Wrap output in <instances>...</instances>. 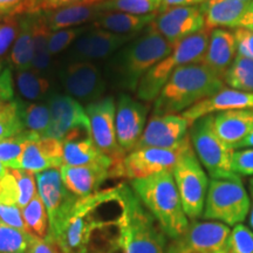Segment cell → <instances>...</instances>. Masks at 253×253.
Wrapping results in <instances>:
<instances>
[{
	"label": "cell",
	"instance_id": "cell-1",
	"mask_svg": "<svg viewBox=\"0 0 253 253\" xmlns=\"http://www.w3.org/2000/svg\"><path fill=\"white\" fill-rule=\"evenodd\" d=\"M122 208L115 221L120 253H166L169 238L128 184H120Z\"/></svg>",
	"mask_w": 253,
	"mask_h": 253
},
{
	"label": "cell",
	"instance_id": "cell-2",
	"mask_svg": "<svg viewBox=\"0 0 253 253\" xmlns=\"http://www.w3.org/2000/svg\"><path fill=\"white\" fill-rule=\"evenodd\" d=\"M224 88V82L202 63L176 69L154 101V115L182 114Z\"/></svg>",
	"mask_w": 253,
	"mask_h": 253
},
{
	"label": "cell",
	"instance_id": "cell-3",
	"mask_svg": "<svg viewBox=\"0 0 253 253\" xmlns=\"http://www.w3.org/2000/svg\"><path fill=\"white\" fill-rule=\"evenodd\" d=\"M172 48L150 25L113 56L109 61L110 78L121 89L136 91L145 73L169 55Z\"/></svg>",
	"mask_w": 253,
	"mask_h": 253
},
{
	"label": "cell",
	"instance_id": "cell-4",
	"mask_svg": "<svg viewBox=\"0 0 253 253\" xmlns=\"http://www.w3.org/2000/svg\"><path fill=\"white\" fill-rule=\"evenodd\" d=\"M130 186L168 238L175 239L184 232L190 220L183 210L171 171L134 179Z\"/></svg>",
	"mask_w": 253,
	"mask_h": 253
},
{
	"label": "cell",
	"instance_id": "cell-5",
	"mask_svg": "<svg viewBox=\"0 0 253 253\" xmlns=\"http://www.w3.org/2000/svg\"><path fill=\"white\" fill-rule=\"evenodd\" d=\"M208 31H201L173 46L169 55L157 62L138 82L136 96L143 102L156 100L166 82L176 69L191 63H201L209 42Z\"/></svg>",
	"mask_w": 253,
	"mask_h": 253
},
{
	"label": "cell",
	"instance_id": "cell-6",
	"mask_svg": "<svg viewBox=\"0 0 253 253\" xmlns=\"http://www.w3.org/2000/svg\"><path fill=\"white\" fill-rule=\"evenodd\" d=\"M189 138L199 163L211 179H242L231 169L233 149L224 143L213 128V115L198 119L189 126Z\"/></svg>",
	"mask_w": 253,
	"mask_h": 253
},
{
	"label": "cell",
	"instance_id": "cell-7",
	"mask_svg": "<svg viewBox=\"0 0 253 253\" xmlns=\"http://www.w3.org/2000/svg\"><path fill=\"white\" fill-rule=\"evenodd\" d=\"M250 209L251 196L242 179H210L202 216L204 220L218 221L233 227L246 219Z\"/></svg>",
	"mask_w": 253,
	"mask_h": 253
},
{
	"label": "cell",
	"instance_id": "cell-8",
	"mask_svg": "<svg viewBox=\"0 0 253 253\" xmlns=\"http://www.w3.org/2000/svg\"><path fill=\"white\" fill-rule=\"evenodd\" d=\"M37 188L48 216V238L58 243L66 224L77 207L79 197L63 184L60 169L37 173Z\"/></svg>",
	"mask_w": 253,
	"mask_h": 253
},
{
	"label": "cell",
	"instance_id": "cell-9",
	"mask_svg": "<svg viewBox=\"0 0 253 253\" xmlns=\"http://www.w3.org/2000/svg\"><path fill=\"white\" fill-rule=\"evenodd\" d=\"M172 176L186 217L190 221L198 220L203 216L210 181L192 147L179 158L172 169Z\"/></svg>",
	"mask_w": 253,
	"mask_h": 253
},
{
	"label": "cell",
	"instance_id": "cell-10",
	"mask_svg": "<svg viewBox=\"0 0 253 253\" xmlns=\"http://www.w3.org/2000/svg\"><path fill=\"white\" fill-rule=\"evenodd\" d=\"M90 123L91 140L101 153L113 161L110 177H120L121 163L126 154L118 143L115 128L116 103L114 97L107 96L86 107Z\"/></svg>",
	"mask_w": 253,
	"mask_h": 253
},
{
	"label": "cell",
	"instance_id": "cell-11",
	"mask_svg": "<svg viewBox=\"0 0 253 253\" xmlns=\"http://www.w3.org/2000/svg\"><path fill=\"white\" fill-rule=\"evenodd\" d=\"M231 227L212 220H192L182 235L169 239L166 253H226Z\"/></svg>",
	"mask_w": 253,
	"mask_h": 253
},
{
	"label": "cell",
	"instance_id": "cell-12",
	"mask_svg": "<svg viewBox=\"0 0 253 253\" xmlns=\"http://www.w3.org/2000/svg\"><path fill=\"white\" fill-rule=\"evenodd\" d=\"M50 126L45 137L65 141L91 137L90 123L82 104L67 95H54L48 101Z\"/></svg>",
	"mask_w": 253,
	"mask_h": 253
},
{
	"label": "cell",
	"instance_id": "cell-13",
	"mask_svg": "<svg viewBox=\"0 0 253 253\" xmlns=\"http://www.w3.org/2000/svg\"><path fill=\"white\" fill-rule=\"evenodd\" d=\"M191 148L190 138L184 143L171 149L161 148H141L128 153L123 158L120 177L130 181L141 179L156 173L171 171L179 158Z\"/></svg>",
	"mask_w": 253,
	"mask_h": 253
},
{
	"label": "cell",
	"instance_id": "cell-14",
	"mask_svg": "<svg viewBox=\"0 0 253 253\" xmlns=\"http://www.w3.org/2000/svg\"><path fill=\"white\" fill-rule=\"evenodd\" d=\"M63 88L73 99L88 104L102 99L106 81L96 65L91 62H71L62 69Z\"/></svg>",
	"mask_w": 253,
	"mask_h": 253
},
{
	"label": "cell",
	"instance_id": "cell-15",
	"mask_svg": "<svg viewBox=\"0 0 253 253\" xmlns=\"http://www.w3.org/2000/svg\"><path fill=\"white\" fill-rule=\"evenodd\" d=\"M149 107L123 93L116 102L115 128L120 148L126 155L136 148L147 126Z\"/></svg>",
	"mask_w": 253,
	"mask_h": 253
},
{
	"label": "cell",
	"instance_id": "cell-16",
	"mask_svg": "<svg viewBox=\"0 0 253 253\" xmlns=\"http://www.w3.org/2000/svg\"><path fill=\"white\" fill-rule=\"evenodd\" d=\"M189 126L188 121L181 114L153 115L145 126L135 149H171L178 147L189 140Z\"/></svg>",
	"mask_w": 253,
	"mask_h": 253
},
{
	"label": "cell",
	"instance_id": "cell-17",
	"mask_svg": "<svg viewBox=\"0 0 253 253\" xmlns=\"http://www.w3.org/2000/svg\"><path fill=\"white\" fill-rule=\"evenodd\" d=\"M151 27L175 46L186 38L204 30V17L199 6L173 7L157 13Z\"/></svg>",
	"mask_w": 253,
	"mask_h": 253
},
{
	"label": "cell",
	"instance_id": "cell-18",
	"mask_svg": "<svg viewBox=\"0 0 253 253\" xmlns=\"http://www.w3.org/2000/svg\"><path fill=\"white\" fill-rule=\"evenodd\" d=\"M238 109H253V93L223 88L212 96L199 101L181 115L191 126L198 119Z\"/></svg>",
	"mask_w": 253,
	"mask_h": 253
},
{
	"label": "cell",
	"instance_id": "cell-19",
	"mask_svg": "<svg viewBox=\"0 0 253 253\" xmlns=\"http://www.w3.org/2000/svg\"><path fill=\"white\" fill-rule=\"evenodd\" d=\"M137 36H121L94 28L84 32L75 42V55L84 60H100L115 54L123 46Z\"/></svg>",
	"mask_w": 253,
	"mask_h": 253
},
{
	"label": "cell",
	"instance_id": "cell-20",
	"mask_svg": "<svg viewBox=\"0 0 253 253\" xmlns=\"http://www.w3.org/2000/svg\"><path fill=\"white\" fill-rule=\"evenodd\" d=\"M63 144L61 141L52 137H40L26 145L18 169L32 173H39L50 169H60L62 161Z\"/></svg>",
	"mask_w": 253,
	"mask_h": 253
},
{
	"label": "cell",
	"instance_id": "cell-21",
	"mask_svg": "<svg viewBox=\"0 0 253 253\" xmlns=\"http://www.w3.org/2000/svg\"><path fill=\"white\" fill-rule=\"evenodd\" d=\"M236 56L235 33L230 30L216 28L210 32L207 50L201 63L223 80Z\"/></svg>",
	"mask_w": 253,
	"mask_h": 253
},
{
	"label": "cell",
	"instance_id": "cell-22",
	"mask_svg": "<svg viewBox=\"0 0 253 253\" xmlns=\"http://www.w3.org/2000/svg\"><path fill=\"white\" fill-rule=\"evenodd\" d=\"M250 8V2L239 0H208L199 6L204 17V30H237Z\"/></svg>",
	"mask_w": 253,
	"mask_h": 253
},
{
	"label": "cell",
	"instance_id": "cell-23",
	"mask_svg": "<svg viewBox=\"0 0 253 253\" xmlns=\"http://www.w3.org/2000/svg\"><path fill=\"white\" fill-rule=\"evenodd\" d=\"M60 173L63 184L79 198L97 192L101 184L110 177V169L104 167L62 166Z\"/></svg>",
	"mask_w": 253,
	"mask_h": 253
},
{
	"label": "cell",
	"instance_id": "cell-24",
	"mask_svg": "<svg viewBox=\"0 0 253 253\" xmlns=\"http://www.w3.org/2000/svg\"><path fill=\"white\" fill-rule=\"evenodd\" d=\"M213 128L224 143L235 148L253 130V109H238L213 115Z\"/></svg>",
	"mask_w": 253,
	"mask_h": 253
},
{
	"label": "cell",
	"instance_id": "cell-25",
	"mask_svg": "<svg viewBox=\"0 0 253 253\" xmlns=\"http://www.w3.org/2000/svg\"><path fill=\"white\" fill-rule=\"evenodd\" d=\"M62 144L63 166L104 167L112 171L113 161L97 149L91 137L65 141Z\"/></svg>",
	"mask_w": 253,
	"mask_h": 253
},
{
	"label": "cell",
	"instance_id": "cell-26",
	"mask_svg": "<svg viewBox=\"0 0 253 253\" xmlns=\"http://www.w3.org/2000/svg\"><path fill=\"white\" fill-rule=\"evenodd\" d=\"M42 13L49 30L56 32L73 26L93 23L95 19L102 13V9H101L100 2L99 4L84 2V4L53 9V11H42Z\"/></svg>",
	"mask_w": 253,
	"mask_h": 253
},
{
	"label": "cell",
	"instance_id": "cell-27",
	"mask_svg": "<svg viewBox=\"0 0 253 253\" xmlns=\"http://www.w3.org/2000/svg\"><path fill=\"white\" fill-rule=\"evenodd\" d=\"M157 13L136 15L123 12H102L91 23L94 28L121 36H138L154 23Z\"/></svg>",
	"mask_w": 253,
	"mask_h": 253
},
{
	"label": "cell",
	"instance_id": "cell-28",
	"mask_svg": "<svg viewBox=\"0 0 253 253\" xmlns=\"http://www.w3.org/2000/svg\"><path fill=\"white\" fill-rule=\"evenodd\" d=\"M33 13L20 15V31L12 47L9 62L14 66L17 72L33 68Z\"/></svg>",
	"mask_w": 253,
	"mask_h": 253
},
{
	"label": "cell",
	"instance_id": "cell-29",
	"mask_svg": "<svg viewBox=\"0 0 253 253\" xmlns=\"http://www.w3.org/2000/svg\"><path fill=\"white\" fill-rule=\"evenodd\" d=\"M32 33H33V69L42 74L50 66L49 53V38L52 31L47 25L42 11L33 13V24H32Z\"/></svg>",
	"mask_w": 253,
	"mask_h": 253
},
{
	"label": "cell",
	"instance_id": "cell-30",
	"mask_svg": "<svg viewBox=\"0 0 253 253\" xmlns=\"http://www.w3.org/2000/svg\"><path fill=\"white\" fill-rule=\"evenodd\" d=\"M18 108L25 130L37 132L41 137H45L50 126L48 106L18 101Z\"/></svg>",
	"mask_w": 253,
	"mask_h": 253
},
{
	"label": "cell",
	"instance_id": "cell-31",
	"mask_svg": "<svg viewBox=\"0 0 253 253\" xmlns=\"http://www.w3.org/2000/svg\"><path fill=\"white\" fill-rule=\"evenodd\" d=\"M41 136L37 132L24 130L20 134L0 141V163L7 169H18L19 161L28 143Z\"/></svg>",
	"mask_w": 253,
	"mask_h": 253
},
{
	"label": "cell",
	"instance_id": "cell-32",
	"mask_svg": "<svg viewBox=\"0 0 253 253\" xmlns=\"http://www.w3.org/2000/svg\"><path fill=\"white\" fill-rule=\"evenodd\" d=\"M23 211V218L25 224V231L36 238L45 239L48 236V216L39 194L28 203Z\"/></svg>",
	"mask_w": 253,
	"mask_h": 253
},
{
	"label": "cell",
	"instance_id": "cell-33",
	"mask_svg": "<svg viewBox=\"0 0 253 253\" xmlns=\"http://www.w3.org/2000/svg\"><path fill=\"white\" fill-rule=\"evenodd\" d=\"M223 82L232 89L253 93V60L237 54Z\"/></svg>",
	"mask_w": 253,
	"mask_h": 253
},
{
	"label": "cell",
	"instance_id": "cell-34",
	"mask_svg": "<svg viewBox=\"0 0 253 253\" xmlns=\"http://www.w3.org/2000/svg\"><path fill=\"white\" fill-rule=\"evenodd\" d=\"M17 86L25 99L34 101L45 96L49 90V81L36 69L17 72Z\"/></svg>",
	"mask_w": 253,
	"mask_h": 253
},
{
	"label": "cell",
	"instance_id": "cell-35",
	"mask_svg": "<svg viewBox=\"0 0 253 253\" xmlns=\"http://www.w3.org/2000/svg\"><path fill=\"white\" fill-rule=\"evenodd\" d=\"M162 0H104L100 2L102 12L145 15L158 13Z\"/></svg>",
	"mask_w": 253,
	"mask_h": 253
},
{
	"label": "cell",
	"instance_id": "cell-36",
	"mask_svg": "<svg viewBox=\"0 0 253 253\" xmlns=\"http://www.w3.org/2000/svg\"><path fill=\"white\" fill-rule=\"evenodd\" d=\"M33 236L0 223V253H28Z\"/></svg>",
	"mask_w": 253,
	"mask_h": 253
},
{
	"label": "cell",
	"instance_id": "cell-37",
	"mask_svg": "<svg viewBox=\"0 0 253 253\" xmlns=\"http://www.w3.org/2000/svg\"><path fill=\"white\" fill-rule=\"evenodd\" d=\"M23 122L20 120L18 101L4 103L0 106V141L12 137L24 131Z\"/></svg>",
	"mask_w": 253,
	"mask_h": 253
},
{
	"label": "cell",
	"instance_id": "cell-38",
	"mask_svg": "<svg viewBox=\"0 0 253 253\" xmlns=\"http://www.w3.org/2000/svg\"><path fill=\"white\" fill-rule=\"evenodd\" d=\"M14 176L18 188V207L24 209L38 194L34 173L23 169H9Z\"/></svg>",
	"mask_w": 253,
	"mask_h": 253
},
{
	"label": "cell",
	"instance_id": "cell-39",
	"mask_svg": "<svg viewBox=\"0 0 253 253\" xmlns=\"http://www.w3.org/2000/svg\"><path fill=\"white\" fill-rule=\"evenodd\" d=\"M226 253H253V231L243 224L231 227Z\"/></svg>",
	"mask_w": 253,
	"mask_h": 253
},
{
	"label": "cell",
	"instance_id": "cell-40",
	"mask_svg": "<svg viewBox=\"0 0 253 253\" xmlns=\"http://www.w3.org/2000/svg\"><path fill=\"white\" fill-rule=\"evenodd\" d=\"M20 31V15H9L0 20V60L17 40Z\"/></svg>",
	"mask_w": 253,
	"mask_h": 253
},
{
	"label": "cell",
	"instance_id": "cell-41",
	"mask_svg": "<svg viewBox=\"0 0 253 253\" xmlns=\"http://www.w3.org/2000/svg\"><path fill=\"white\" fill-rule=\"evenodd\" d=\"M86 32V28H66L56 32H52L49 38V53L50 55H56L72 45L81 34Z\"/></svg>",
	"mask_w": 253,
	"mask_h": 253
},
{
	"label": "cell",
	"instance_id": "cell-42",
	"mask_svg": "<svg viewBox=\"0 0 253 253\" xmlns=\"http://www.w3.org/2000/svg\"><path fill=\"white\" fill-rule=\"evenodd\" d=\"M231 169L236 176L253 177V148L233 150L231 158Z\"/></svg>",
	"mask_w": 253,
	"mask_h": 253
},
{
	"label": "cell",
	"instance_id": "cell-43",
	"mask_svg": "<svg viewBox=\"0 0 253 253\" xmlns=\"http://www.w3.org/2000/svg\"><path fill=\"white\" fill-rule=\"evenodd\" d=\"M39 12L36 0H0V15H25Z\"/></svg>",
	"mask_w": 253,
	"mask_h": 253
},
{
	"label": "cell",
	"instance_id": "cell-44",
	"mask_svg": "<svg viewBox=\"0 0 253 253\" xmlns=\"http://www.w3.org/2000/svg\"><path fill=\"white\" fill-rule=\"evenodd\" d=\"M0 223L25 231L23 211L18 205L0 204Z\"/></svg>",
	"mask_w": 253,
	"mask_h": 253
},
{
	"label": "cell",
	"instance_id": "cell-45",
	"mask_svg": "<svg viewBox=\"0 0 253 253\" xmlns=\"http://www.w3.org/2000/svg\"><path fill=\"white\" fill-rule=\"evenodd\" d=\"M233 33L236 38L237 54L253 60V32L245 28H237Z\"/></svg>",
	"mask_w": 253,
	"mask_h": 253
},
{
	"label": "cell",
	"instance_id": "cell-46",
	"mask_svg": "<svg viewBox=\"0 0 253 253\" xmlns=\"http://www.w3.org/2000/svg\"><path fill=\"white\" fill-rule=\"evenodd\" d=\"M13 77L9 68H2L0 63V106L13 101Z\"/></svg>",
	"mask_w": 253,
	"mask_h": 253
},
{
	"label": "cell",
	"instance_id": "cell-47",
	"mask_svg": "<svg viewBox=\"0 0 253 253\" xmlns=\"http://www.w3.org/2000/svg\"><path fill=\"white\" fill-rule=\"evenodd\" d=\"M28 253H65L61 248L56 244L54 240H52L48 237L45 239L36 238L33 237L32 244Z\"/></svg>",
	"mask_w": 253,
	"mask_h": 253
},
{
	"label": "cell",
	"instance_id": "cell-48",
	"mask_svg": "<svg viewBox=\"0 0 253 253\" xmlns=\"http://www.w3.org/2000/svg\"><path fill=\"white\" fill-rule=\"evenodd\" d=\"M84 2L99 4V2H101V0H40L39 11H53V9L84 4Z\"/></svg>",
	"mask_w": 253,
	"mask_h": 253
},
{
	"label": "cell",
	"instance_id": "cell-49",
	"mask_svg": "<svg viewBox=\"0 0 253 253\" xmlns=\"http://www.w3.org/2000/svg\"><path fill=\"white\" fill-rule=\"evenodd\" d=\"M208 0H162L158 13L173 7H191V6H201Z\"/></svg>",
	"mask_w": 253,
	"mask_h": 253
},
{
	"label": "cell",
	"instance_id": "cell-50",
	"mask_svg": "<svg viewBox=\"0 0 253 253\" xmlns=\"http://www.w3.org/2000/svg\"><path fill=\"white\" fill-rule=\"evenodd\" d=\"M238 28H245V30H249L253 32V9L249 8L244 14V17L240 20L239 27Z\"/></svg>",
	"mask_w": 253,
	"mask_h": 253
},
{
	"label": "cell",
	"instance_id": "cell-51",
	"mask_svg": "<svg viewBox=\"0 0 253 253\" xmlns=\"http://www.w3.org/2000/svg\"><path fill=\"white\" fill-rule=\"evenodd\" d=\"M244 148H253V130L250 132V134L246 136V137L235 148L237 149H244Z\"/></svg>",
	"mask_w": 253,
	"mask_h": 253
},
{
	"label": "cell",
	"instance_id": "cell-52",
	"mask_svg": "<svg viewBox=\"0 0 253 253\" xmlns=\"http://www.w3.org/2000/svg\"><path fill=\"white\" fill-rule=\"evenodd\" d=\"M250 196H251V209H250L249 212V224H250V229L253 231V192L250 191Z\"/></svg>",
	"mask_w": 253,
	"mask_h": 253
},
{
	"label": "cell",
	"instance_id": "cell-53",
	"mask_svg": "<svg viewBox=\"0 0 253 253\" xmlns=\"http://www.w3.org/2000/svg\"><path fill=\"white\" fill-rule=\"evenodd\" d=\"M7 170H8L7 168H5L1 163H0V181L4 178V176L6 175V172H7Z\"/></svg>",
	"mask_w": 253,
	"mask_h": 253
},
{
	"label": "cell",
	"instance_id": "cell-54",
	"mask_svg": "<svg viewBox=\"0 0 253 253\" xmlns=\"http://www.w3.org/2000/svg\"><path fill=\"white\" fill-rule=\"evenodd\" d=\"M249 185H250V191L253 192V177H252L251 179H250V182H249Z\"/></svg>",
	"mask_w": 253,
	"mask_h": 253
},
{
	"label": "cell",
	"instance_id": "cell-55",
	"mask_svg": "<svg viewBox=\"0 0 253 253\" xmlns=\"http://www.w3.org/2000/svg\"><path fill=\"white\" fill-rule=\"evenodd\" d=\"M239 1H245V2H251L253 0H239Z\"/></svg>",
	"mask_w": 253,
	"mask_h": 253
},
{
	"label": "cell",
	"instance_id": "cell-56",
	"mask_svg": "<svg viewBox=\"0 0 253 253\" xmlns=\"http://www.w3.org/2000/svg\"><path fill=\"white\" fill-rule=\"evenodd\" d=\"M250 8H252V9H253V1L250 2Z\"/></svg>",
	"mask_w": 253,
	"mask_h": 253
},
{
	"label": "cell",
	"instance_id": "cell-57",
	"mask_svg": "<svg viewBox=\"0 0 253 253\" xmlns=\"http://www.w3.org/2000/svg\"><path fill=\"white\" fill-rule=\"evenodd\" d=\"M36 1L38 2V7H39V2H40V0H36Z\"/></svg>",
	"mask_w": 253,
	"mask_h": 253
},
{
	"label": "cell",
	"instance_id": "cell-58",
	"mask_svg": "<svg viewBox=\"0 0 253 253\" xmlns=\"http://www.w3.org/2000/svg\"><path fill=\"white\" fill-rule=\"evenodd\" d=\"M102 1H104V0H101V2H102Z\"/></svg>",
	"mask_w": 253,
	"mask_h": 253
}]
</instances>
